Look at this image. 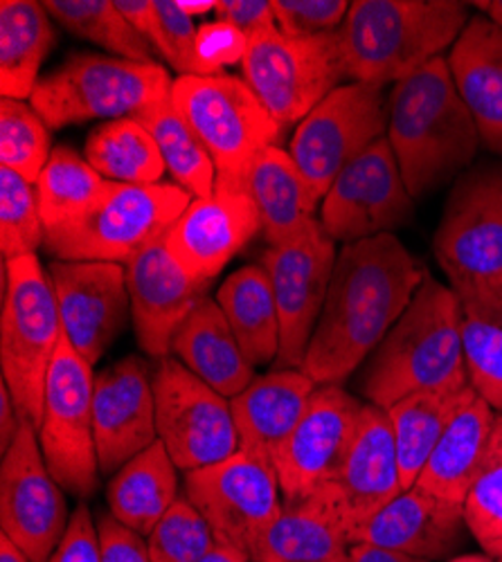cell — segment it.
<instances>
[{
  "label": "cell",
  "instance_id": "obj_21",
  "mask_svg": "<svg viewBox=\"0 0 502 562\" xmlns=\"http://www.w3.org/2000/svg\"><path fill=\"white\" fill-rule=\"evenodd\" d=\"M259 229L261 218L248 192L216 187L210 196L190 203L167 229L165 244L182 270L210 286Z\"/></svg>",
  "mask_w": 502,
  "mask_h": 562
},
{
  "label": "cell",
  "instance_id": "obj_50",
  "mask_svg": "<svg viewBox=\"0 0 502 562\" xmlns=\"http://www.w3.org/2000/svg\"><path fill=\"white\" fill-rule=\"evenodd\" d=\"M21 426H23V418L19 416L14 398L8 390V385L3 383L0 385V450H3V454L14 443Z\"/></svg>",
  "mask_w": 502,
  "mask_h": 562
},
{
  "label": "cell",
  "instance_id": "obj_51",
  "mask_svg": "<svg viewBox=\"0 0 502 562\" xmlns=\"http://www.w3.org/2000/svg\"><path fill=\"white\" fill-rule=\"evenodd\" d=\"M115 5L124 19L152 43V32L156 25L154 0H115Z\"/></svg>",
  "mask_w": 502,
  "mask_h": 562
},
{
  "label": "cell",
  "instance_id": "obj_4",
  "mask_svg": "<svg viewBox=\"0 0 502 562\" xmlns=\"http://www.w3.org/2000/svg\"><path fill=\"white\" fill-rule=\"evenodd\" d=\"M471 3L460 0H356L338 30L349 81L394 86L453 48Z\"/></svg>",
  "mask_w": 502,
  "mask_h": 562
},
{
  "label": "cell",
  "instance_id": "obj_27",
  "mask_svg": "<svg viewBox=\"0 0 502 562\" xmlns=\"http://www.w3.org/2000/svg\"><path fill=\"white\" fill-rule=\"evenodd\" d=\"M317 385L302 369H272L231 398L239 450L272 457L300 424Z\"/></svg>",
  "mask_w": 502,
  "mask_h": 562
},
{
  "label": "cell",
  "instance_id": "obj_13",
  "mask_svg": "<svg viewBox=\"0 0 502 562\" xmlns=\"http://www.w3.org/2000/svg\"><path fill=\"white\" fill-rule=\"evenodd\" d=\"M386 135V88L347 81L298 124L289 154L315 196L323 201L336 176Z\"/></svg>",
  "mask_w": 502,
  "mask_h": 562
},
{
  "label": "cell",
  "instance_id": "obj_55",
  "mask_svg": "<svg viewBox=\"0 0 502 562\" xmlns=\"http://www.w3.org/2000/svg\"><path fill=\"white\" fill-rule=\"evenodd\" d=\"M0 562H30V560L8 536H0Z\"/></svg>",
  "mask_w": 502,
  "mask_h": 562
},
{
  "label": "cell",
  "instance_id": "obj_39",
  "mask_svg": "<svg viewBox=\"0 0 502 562\" xmlns=\"http://www.w3.org/2000/svg\"><path fill=\"white\" fill-rule=\"evenodd\" d=\"M43 8L64 30L102 45L113 57L156 64V48L124 19L115 0H45Z\"/></svg>",
  "mask_w": 502,
  "mask_h": 562
},
{
  "label": "cell",
  "instance_id": "obj_28",
  "mask_svg": "<svg viewBox=\"0 0 502 562\" xmlns=\"http://www.w3.org/2000/svg\"><path fill=\"white\" fill-rule=\"evenodd\" d=\"M171 353L214 392L227 401L255 381V367L244 356L239 340L221 306L203 295L194 311L178 326Z\"/></svg>",
  "mask_w": 502,
  "mask_h": 562
},
{
  "label": "cell",
  "instance_id": "obj_43",
  "mask_svg": "<svg viewBox=\"0 0 502 562\" xmlns=\"http://www.w3.org/2000/svg\"><path fill=\"white\" fill-rule=\"evenodd\" d=\"M147 544L152 562H201L216 547V538L190 499L178 497L147 536Z\"/></svg>",
  "mask_w": 502,
  "mask_h": 562
},
{
  "label": "cell",
  "instance_id": "obj_1",
  "mask_svg": "<svg viewBox=\"0 0 502 562\" xmlns=\"http://www.w3.org/2000/svg\"><path fill=\"white\" fill-rule=\"evenodd\" d=\"M426 277L394 234L345 244L302 371L315 385H343L377 351Z\"/></svg>",
  "mask_w": 502,
  "mask_h": 562
},
{
  "label": "cell",
  "instance_id": "obj_49",
  "mask_svg": "<svg viewBox=\"0 0 502 562\" xmlns=\"http://www.w3.org/2000/svg\"><path fill=\"white\" fill-rule=\"evenodd\" d=\"M216 21L237 27L248 41L278 30L272 0H219Z\"/></svg>",
  "mask_w": 502,
  "mask_h": 562
},
{
  "label": "cell",
  "instance_id": "obj_48",
  "mask_svg": "<svg viewBox=\"0 0 502 562\" xmlns=\"http://www.w3.org/2000/svg\"><path fill=\"white\" fill-rule=\"evenodd\" d=\"M51 562H102L98 522H93V515L83 502L72 510L68 531Z\"/></svg>",
  "mask_w": 502,
  "mask_h": 562
},
{
  "label": "cell",
  "instance_id": "obj_15",
  "mask_svg": "<svg viewBox=\"0 0 502 562\" xmlns=\"http://www.w3.org/2000/svg\"><path fill=\"white\" fill-rule=\"evenodd\" d=\"M336 259V241L321 221L311 223L291 241L266 248L259 266L270 279L280 315L278 369H302L330 293Z\"/></svg>",
  "mask_w": 502,
  "mask_h": 562
},
{
  "label": "cell",
  "instance_id": "obj_30",
  "mask_svg": "<svg viewBox=\"0 0 502 562\" xmlns=\"http://www.w3.org/2000/svg\"><path fill=\"white\" fill-rule=\"evenodd\" d=\"M495 418L498 412L476 394L450 420L415 486L437 497L465 504L484 465Z\"/></svg>",
  "mask_w": 502,
  "mask_h": 562
},
{
  "label": "cell",
  "instance_id": "obj_9",
  "mask_svg": "<svg viewBox=\"0 0 502 562\" xmlns=\"http://www.w3.org/2000/svg\"><path fill=\"white\" fill-rule=\"evenodd\" d=\"M433 250L460 297L502 293V162L469 169L458 178Z\"/></svg>",
  "mask_w": 502,
  "mask_h": 562
},
{
  "label": "cell",
  "instance_id": "obj_22",
  "mask_svg": "<svg viewBox=\"0 0 502 562\" xmlns=\"http://www.w3.org/2000/svg\"><path fill=\"white\" fill-rule=\"evenodd\" d=\"M165 234L124 266L135 338L156 360L169 358L178 326L208 293V286L194 281L169 255Z\"/></svg>",
  "mask_w": 502,
  "mask_h": 562
},
{
  "label": "cell",
  "instance_id": "obj_16",
  "mask_svg": "<svg viewBox=\"0 0 502 562\" xmlns=\"http://www.w3.org/2000/svg\"><path fill=\"white\" fill-rule=\"evenodd\" d=\"M413 218L415 199L408 192L388 137L377 139L336 176L317 216L323 229L343 246L392 234Z\"/></svg>",
  "mask_w": 502,
  "mask_h": 562
},
{
  "label": "cell",
  "instance_id": "obj_8",
  "mask_svg": "<svg viewBox=\"0 0 502 562\" xmlns=\"http://www.w3.org/2000/svg\"><path fill=\"white\" fill-rule=\"evenodd\" d=\"M176 182H111L107 196L81 218L45 229L43 248L62 261H107L126 266L180 218L192 203Z\"/></svg>",
  "mask_w": 502,
  "mask_h": 562
},
{
  "label": "cell",
  "instance_id": "obj_11",
  "mask_svg": "<svg viewBox=\"0 0 502 562\" xmlns=\"http://www.w3.org/2000/svg\"><path fill=\"white\" fill-rule=\"evenodd\" d=\"M93 364L86 362L62 334L45 383L38 443L59 486L86 499L100 488V461L93 428Z\"/></svg>",
  "mask_w": 502,
  "mask_h": 562
},
{
  "label": "cell",
  "instance_id": "obj_18",
  "mask_svg": "<svg viewBox=\"0 0 502 562\" xmlns=\"http://www.w3.org/2000/svg\"><path fill=\"white\" fill-rule=\"evenodd\" d=\"M362 405L343 385H317L300 424L270 457L287 502L302 499L336 482Z\"/></svg>",
  "mask_w": 502,
  "mask_h": 562
},
{
  "label": "cell",
  "instance_id": "obj_32",
  "mask_svg": "<svg viewBox=\"0 0 502 562\" xmlns=\"http://www.w3.org/2000/svg\"><path fill=\"white\" fill-rule=\"evenodd\" d=\"M478 392L471 385L462 390H426L388 407L403 491L417 484L431 452L450 426V420Z\"/></svg>",
  "mask_w": 502,
  "mask_h": 562
},
{
  "label": "cell",
  "instance_id": "obj_24",
  "mask_svg": "<svg viewBox=\"0 0 502 562\" xmlns=\"http://www.w3.org/2000/svg\"><path fill=\"white\" fill-rule=\"evenodd\" d=\"M354 527L334 486L282 504L250 562H349Z\"/></svg>",
  "mask_w": 502,
  "mask_h": 562
},
{
  "label": "cell",
  "instance_id": "obj_17",
  "mask_svg": "<svg viewBox=\"0 0 502 562\" xmlns=\"http://www.w3.org/2000/svg\"><path fill=\"white\" fill-rule=\"evenodd\" d=\"M66 491L48 471L38 432L23 424L0 465V525L30 562H51L72 513Z\"/></svg>",
  "mask_w": 502,
  "mask_h": 562
},
{
  "label": "cell",
  "instance_id": "obj_53",
  "mask_svg": "<svg viewBox=\"0 0 502 562\" xmlns=\"http://www.w3.org/2000/svg\"><path fill=\"white\" fill-rule=\"evenodd\" d=\"M201 562H248V558L233 547H225V544L216 542L212 553L208 558H203Z\"/></svg>",
  "mask_w": 502,
  "mask_h": 562
},
{
  "label": "cell",
  "instance_id": "obj_40",
  "mask_svg": "<svg viewBox=\"0 0 502 562\" xmlns=\"http://www.w3.org/2000/svg\"><path fill=\"white\" fill-rule=\"evenodd\" d=\"M51 128L41 115L21 100H0V162L27 182H36L48 165Z\"/></svg>",
  "mask_w": 502,
  "mask_h": 562
},
{
  "label": "cell",
  "instance_id": "obj_54",
  "mask_svg": "<svg viewBox=\"0 0 502 562\" xmlns=\"http://www.w3.org/2000/svg\"><path fill=\"white\" fill-rule=\"evenodd\" d=\"M176 3L180 5L182 12H188L190 16L194 14H208V12H214L219 0H176Z\"/></svg>",
  "mask_w": 502,
  "mask_h": 562
},
{
  "label": "cell",
  "instance_id": "obj_23",
  "mask_svg": "<svg viewBox=\"0 0 502 562\" xmlns=\"http://www.w3.org/2000/svg\"><path fill=\"white\" fill-rule=\"evenodd\" d=\"M465 504L437 497L420 486L401 491L365 522L356 542L401 551L431 562H446L469 542Z\"/></svg>",
  "mask_w": 502,
  "mask_h": 562
},
{
  "label": "cell",
  "instance_id": "obj_37",
  "mask_svg": "<svg viewBox=\"0 0 502 562\" xmlns=\"http://www.w3.org/2000/svg\"><path fill=\"white\" fill-rule=\"evenodd\" d=\"M111 180L100 176L70 147H57L36 180L38 210L45 229L81 218L109 192Z\"/></svg>",
  "mask_w": 502,
  "mask_h": 562
},
{
  "label": "cell",
  "instance_id": "obj_5",
  "mask_svg": "<svg viewBox=\"0 0 502 562\" xmlns=\"http://www.w3.org/2000/svg\"><path fill=\"white\" fill-rule=\"evenodd\" d=\"M171 102L216 167V187L244 190L255 158L278 147V122L248 83L233 75H190L171 86Z\"/></svg>",
  "mask_w": 502,
  "mask_h": 562
},
{
  "label": "cell",
  "instance_id": "obj_10",
  "mask_svg": "<svg viewBox=\"0 0 502 562\" xmlns=\"http://www.w3.org/2000/svg\"><path fill=\"white\" fill-rule=\"evenodd\" d=\"M242 70L282 131L300 124L347 79L338 32L291 38L272 30L248 41Z\"/></svg>",
  "mask_w": 502,
  "mask_h": 562
},
{
  "label": "cell",
  "instance_id": "obj_19",
  "mask_svg": "<svg viewBox=\"0 0 502 562\" xmlns=\"http://www.w3.org/2000/svg\"><path fill=\"white\" fill-rule=\"evenodd\" d=\"M48 272L64 334L86 362L98 364L126 329L131 315L126 268L107 261L55 259Z\"/></svg>",
  "mask_w": 502,
  "mask_h": 562
},
{
  "label": "cell",
  "instance_id": "obj_3",
  "mask_svg": "<svg viewBox=\"0 0 502 562\" xmlns=\"http://www.w3.org/2000/svg\"><path fill=\"white\" fill-rule=\"evenodd\" d=\"M471 385L462 347V304L458 293L426 277L403 315L365 360L358 387L383 409L426 390Z\"/></svg>",
  "mask_w": 502,
  "mask_h": 562
},
{
  "label": "cell",
  "instance_id": "obj_29",
  "mask_svg": "<svg viewBox=\"0 0 502 562\" xmlns=\"http://www.w3.org/2000/svg\"><path fill=\"white\" fill-rule=\"evenodd\" d=\"M244 192L253 199L268 246H282L317 221L321 199L298 169L289 151L270 147L250 165Z\"/></svg>",
  "mask_w": 502,
  "mask_h": 562
},
{
  "label": "cell",
  "instance_id": "obj_26",
  "mask_svg": "<svg viewBox=\"0 0 502 562\" xmlns=\"http://www.w3.org/2000/svg\"><path fill=\"white\" fill-rule=\"evenodd\" d=\"M446 61L480 139L502 156V30L489 16H471Z\"/></svg>",
  "mask_w": 502,
  "mask_h": 562
},
{
  "label": "cell",
  "instance_id": "obj_2",
  "mask_svg": "<svg viewBox=\"0 0 502 562\" xmlns=\"http://www.w3.org/2000/svg\"><path fill=\"white\" fill-rule=\"evenodd\" d=\"M386 137L413 199L439 190L473 162L482 139L446 57L392 86Z\"/></svg>",
  "mask_w": 502,
  "mask_h": 562
},
{
  "label": "cell",
  "instance_id": "obj_36",
  "mask_svg": "<svg viewBox=\"0 0 502 562\" xmlns=\"http://www.w3.org/2000/svg\"><path fill=\"white\" fill-rule=\"evenodd\" d=\"M133 120L152 133L167 171L192 199H205L216 190V167L190 124L176 111L171 95L133 115Z\"/></svg>",
  "mask_w": 502,
  "mask_h": 562
},
{
  "label": "cell",
  "instance_id": "obj_34",
  "mask_svg": "<svg viewBox=\"0 0 502 562\" xmlns=\"http://www.w3.org/2000/svg\"><path fill=\"white\" fill-rule=\"evenodd\" d=\"M55 25L48 10L36 0L0 3V92L25 100L38 83V68L55 43Z\"/></svg>",
  "mask_w": 502,
  "mask_h": 562
},
{
  "label": "cell",
  "instance_id": "obj_46",
  "mask_svg": "<svg viewBox=\"0 0 502 562\" xmlns=\"http://www.w3.org/2000/svg\"><path fill=\"white\" fill-rule=\"evenodd\" d=\"M248 53V38L233 25L212 21L199 25L197 57L201 75H221V68L242 64Z\"/></svg>",
  "mask_w": 502,
  "mask_h": 562
},
{
  "label": "cell",
  "instance_id": "obj_31",
  "mask_svg": "<svg viewBox=\"0 0 502 562\" xmlns=\"http://www.w3.org/2000/svg\"><path fill=\"white\" fill-rule=\"evenodd\" d=\"M176 471V463L158 439L111 477L107 488L109 513L124 527L147 538L180 497Z\"/></svg>",
  "mask_w": 502,
  "mask_h": 562
},
{
  "label": "cell",
  "instance_id": "obj_35",
  "mask_svg": "<svg viewBox=\"0 0 502 562\" xmlns=\"http://www.w3.org/2000/svg\"><path fill=\"white\" fill-rule=\"evenodd\" d=\"M86 160L100 176L122 184H156L167 171L156 139L133 117L93 128L86 139Z\"/></svg>",
  "mask_w": 502,
  "mask_h": 562
},
{
  "label": "cell",
  "instance_id": "obj_12",
  "mask_svg": "<svg viewBox=\"0 0 502 562\" xmlns=\"http://www.w3.org/2000/svg\"><path fill=\"white\" fill-rule=\"evenodd\" d=\"M280 493L276 465L248 450L186 473V497L203 515L216 542L242 551L248 562L282 513Z\"/></svg>",
  "mask_w": 502,
  "mask_h": 562
},
{
  "label": "cell",
  "instance_id": "obj_33",
  "mask_svg": "<svg viewBox=\"0 0 502 562\" xmlns=\"http://www.w3.org/2000/svg\"><path fill=\"white\" fill-rule=\"evenodd\" d=\"M216 302L253 367L278 362L280 315L270 279L261 266H244L227 277L216 293Z\"/></svg>",
  "mask_w": 502,
  "mask_h": 562
},
{
  "label": "cell",
  "instance_id": "obj_47",
  "mask_svg": "<svg viewBox=\"0 0 502 562\" xmlns=\"http://www.w3.org/2000/svg\"><path fill=\"white\" fill-rule=\"evenodd\" d=\"M98 536L102 562H152L147 538L118 522L111 513H100Z\"/></svg>",
  "mask_w": 502,
  "mask_h": 562
},
{
  "label": "cell",
  "instance_id": "obj_14",
  "mask_svg": "<svg viewBox=\"0 0 502 562\" xmlns=\"http://www.w3.org/2000/svg\"><path fill=\"white\" fill-rule=\"evenodd\" d=\"M154 392L158 439L178 471H199L239 452L231 401L194 376L180 360H160Z\"/></svg>",
  "mask_w": 502,
  "mask_h": 562
},
{
  "label": "cell",
  "instance_id": "obj_7",
  "mask_svg": "<svg viewBox=\"0 0 502 562\" xmlns=\"http://www.w3.org/2000/svg\"><path fill=\"white\" fill-rule=\"evenodd\" d=\"M171 86L174 79L160 64L79 53L38 79L30 104L53 131L90 120L133 117L169 98Z\"/></svg>",
  "mask_w": 502,
  "mask_h": 562
},
{
  "label": "cell",
  "instance_id": "obj_44",
  "mask_svg": "<svg viewBox=\"0 0 502 562\" xmlns=\"http://www.w3.org/2000/svg\"><path fill=\"white\" fill-rule=\"evenodd\" d=\"M156 25L152 32V45L156 53L178 72V77L201 75L197 57L194 19L182 12L176 0H154Z\"/></svg>",
  "mask_w": 502,
  "mask_h": 562
},
{
  "label": "cell",
  "instance_id": "obj_57",
  "mask_svg": "<svg viewBox=\"0 0 502 562\" xmlns=\"http://www.w3.org/2000/svg\"><path fill=\"white\" fill-rule=\"evenodd\" d=\"M446 562H495V560L489 558L487 553H460V555H455Z\"/></svg>",
  "mask_w": 502,
  "mask_h": 562
},
{
  "label": "cell",
  "instance_id": "obj_52",
  "mask_svg": "<svg viewBox=\"0 0 502 562\" xmlns=\"http://www.w3.org/2000/svg\"><path fill=\"white\" fill-rule=\"evenodd\" d=\"M349 562H431V560L415 558V555H408V553L392 551V549H383V547H375V544L356 542L352 547Z\"/></svg>",
  "mask_w": 502,
  "mask_h": 562
},
{
  "label": "cell",
  "instance_id": "obj_38",
  "mask_svg": "<svg viewBox=\"0 0 502 562\" xmlns=\"http://www.w3.org/2000/svg\"><path fill=\"white\" fill-rule=\"evenodd\" d=\"M460 304L469 383L502 414V293L460 297Z\"/></svg>",
  "mask_w": 502,
  "mask_h": 562
},
{
  "label": "cell",
  "instance_id": "obj_41",
  "mask_svg": "<svg viewBox=\"0 0 502 562\" xmlns=\"http://www.w3.org/2000/svg\"><path fill=\"white\" fill-rule=\"evenodd\" d=\"M465 518L482 551L502 562V414L495 418L482 471L465 499Z\"/></svg>",
  "mask_w": 502,
  "mask_h": 562
},
{
  "label": "cell",
  "instance_id": "obj_20",
  "mask_svg": "<svg viewBox=\"0 0 502 562\" xmlns=\"http://www.w3.org/2000/svg\"><path fill=\"white\" fill-rule=\"evenodd\" d=\"M93 428L102 475H115L158 441L154 381L141 356H126L96 376Z\"/></svg>",
  "mask_w": 502,
  "mask_h": 562
},
{
  "label": "cell",
  "instance_id": "obj_45",
  "mask_svg": "<svg viewBox=\"0 0 502 562\" xmlns=\"http://www.w3.org/2000/svg\"><path fill=\"white\" fill-rule=\"evenodd\" d=\"M349 5L345 0H272V12L285 36L304 38L338 32Z\"/></svg>",
  "mask_w": 502,
  "mask_h": 562
},
{
  "label": "cell",
  "instance_id": "obj_6",
  "mask_svg": "<svg viewBox=\"0 0 502 562\" xmlns=\"http://www.w3.org/2000/svg\"><path fill=\"white\" fill-rule=\"evenodd\" d=\"M8 261V259H5ZM10 289L0 317V360L23 424L36 432L43 420L45 383L62 342V317L51 277L36 255L8 261Z\"/></svg>",
  "mask_w": 502,
  "mask_h": 562
},
{
  "label": "cell",
  "instance_id": "obj_25",
  "mask_svg": "<svg viewBox=\"0 0 502 562\" xmlns=\"http://www.w3.org/2000/svg\"><path fill=\"white\" fill-rule=\"evenodd\" d=\"M356 531L401 491L399 454L388 409L365 403L343 471L334 482Z\"/></svg>",
  "mask_w": 502,
  "mask_h": 562
},
{
  "label": "cell",
  "instance_id": "obj_56",
  "mask_svg": "<svg viewBox=\"0 0 502 562\" xmlns=\"http://www.w3.org/2000/svg\"><path fill=\"white\" fill-rule=\"evenodd\" d=\"M471 5L480 8L502 30V0H493V3H471Z\"/></svg>",
  "mask_w": 502,
  "mask_h": 562
},
{
  "label": "cell",
  "instance_id": "obj_42",
  "mask_svg": "<svg viewBox=\"0 0 502 562\" xmlns=\"http://www.w3.org/2000/svg\"><path fill=\"white\" fill-rule=\"evenodd\" d=\"M45 244V225L32 182L0 167V248L3 259L34 255Z\"/></svg>",
  "mask_w": 502,
  "mask_h": 562
}]
</instances>
